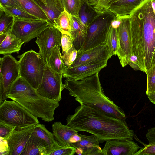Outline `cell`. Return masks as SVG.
Segmentation results:
<instances>
[{"mask_svg": "<svg viewBox=\"0 0 155 155\" xmlns=\"http://www.w3.org/2000/svg\"><path fill=\"white\" fill-rule=\"evenodd\" d=\"M126 119L117 118L88 105L80 104L73 114L67 118V125L78 131L95 136L100 143L117 139L133 140L134 131L129 129Z\"/></svg>", "mask_w": 155, "mask_h": 155, "instance_id": "obj_1", "label": "cell"}, {"mask_svg": "<svg viewBox=\"0 0 155 155\" xmlns=\"http://www.w3.org/2000/svg\"><path fill=\"white\" fill-rule=\"evenodd\" d=\"M130 18L132 52L140 71L147 74L155 65V15L151 0H144Z\"/></svg>", "mask_w": 155, "mask_h": 155, "instance_id": "obj_2", "label": "cell"}, {"mask_svg": "<svg viewBox=\"0 0 155 155\" xmlns=\"http://www.w3.org/2000/svg\"><path fill=\"white\" fill-rule=\"evenodd\" d=\"M64 84L69 95L80 104L94 107L117 118L126 119L122 110L105 94L99 73L79 81L66 78Z\"/></svg>", "mask_w": 155, "mask_h": 155, "instance_id": "obj_3", "label": "cell"}, {"mask_svg": "<svg viewBox=\"0 0 155 155\" xmlns=\"http://www.w3.org/2000/svg\"><path fill=\"white\" fill-rule=\"evenodd\" d=\"M6 96L45 122H51L54 120L55 110L59 106V102L42 96L20 76L12 85Z\"/></svg>", "mask_w": 155, "mask_h": 155, "instance_id": "obj_4", "label": "cell"}, {"mask_svg": "<svg viewBox=\"0 0 155 155\" xmlns=\"http://www.w3.org/2000/svg\"><path fill=\"white\" fill-rule=\"evenodd\" d=\"M17 57L19 58L20 76L37 90L41 81L47 64L39 53L32 49Z\"/></svg>", "mask_w": 155, "mask_h": 155, "instance_id": "obj_5", "label": "cell"}, {"mask_svg": "<svg viewBox=\"0 0 155 155\" xmlns=\"http://www.w3.org/2000/svg\"><path fill=\"white\" fill-rule=\"evenodd\" d=\"M0 121L18 128L39 123L38 118L18 103L6 100L0 104Z\"/></svg>", "mask_w": 155, "mask_h": 155, "instance_id": "obj_6", "label": "cell"}, {"mask_svg": "<svg viewBox=\"0 0 155 155\" xmlns=\"http://www.w3.org/2000/svg\"><path fill=\"white\" fill-rule=\"evenodd\" d=\"M116 18L108 10L101 13L89 26L85 41L79 50H87L105 42L111 22Z\"/></svg>", "mask_w": 155, "mask_h": 155, "instance_id": "obj_7", "label": "cell"}, {"mask_svg": "<svg viewBox=\"0 0 155 155\" xmlns=\"http://www.w3.org/2000/svg\"><path fill=\"white\" fill-rule=\"evenodd\" d=\"M20 76L18 61L11 55L0 58V104L7 98L6 94Z\"/></svg>", "mask_w": 155, "mask_h": 155, "instance_id": "obj_8", "label": "cell"}, {"mask_svg": "<svg viewBox=\"0 0 155 155\" xmlns=\"http://www.w3.org/2000/svg\"><path fill=\"white\" fill-rule=\"evenodd\" d=\"M11 33L24 43L36 37L49 25L46 20H30L14 17Z\"/></svg>", "mask_w": 155, "mask_h": 155, "instance_id": "obj_9", "label": "cell"}, {"mask_svg": "<svg viewBox=\"0 0 155 155\" xmlns=\"http://www.w3.org/2000/svg\"><path fill=\"white\" fill-rule=\"evenodd\" d=\"M62 73H57L47 64L41 81L37 89L42 96L59 102L61 99V93L65 89L62 81Z\"/></svg>", "mask_w": 155, "mask_h": 155, "instance_id": "obj_10", "label": "cell"}, {"mask_svg": "<svg viewBox=\"0 0 155 155\" xmlns=\"http://www.w3.org/2000/svg\"><path fill=\"white\" fill-rule=\"evenodd\" d=\"M121 19V22L117 29L118 47L117 55L120 64L124 67L128 65L129 59L132 54V50L130 17Z\"/></svg>", "mask_w": 155, "mask_h": 155, "instance_id": "obj_11", "label": "cell"}, {"mask_svg": "<svg viewBox=\"0 0 155 155\" xmlns=\"http://www.w3.org/2000/svg\"><path fill=\"white\" fill-rule=\"evenodd\" d=\"M61 35L58 30L49 25L36 37L39 53L46 64L52 49L56 46H61Z\"/></svg>", "mask_w": 155, "mask_h": 155, "instance_id": "obj_12", "label": "cell"}, {"mask_svg": "<svg viewBox=\"0 0 155 155\" xmlns=\"http://www.w3.org/2000/svg\"><path fill=\"white\" fill-rule=\"evenodd\" d=\"M112 56L106 42L86 50H78L76 60L69 66L72 67L95 61H108Z\"/></svg>", "mask_w": 155, "mask_h": 155, "instance_id": "obj_13", "label": "cell"}, {"mask_svg": "<svg viewBox=\"0 0 155 155\" xmlns=\"http://www.w3.org/2000/svg\"><path fill=\"white\" fill-rule=\"evenodd\" d=\"M108 61H95L79 66L66 67L63 74V77L77 81L83 80L99 72L106 67Z\"/></svg>", "mask_w": 155, "mask_h": 155, "instance_id": "obj_14", "label": "cell"}, {"mask_svg": "<svg viewBox=\"0 0 155 155\" xmlns=\"http://www.w3.org/2000/svg\"><path fill=\"white\" fill-rule=\"evenodd\" d=\"M36 124L16 127L7 140L9 155H21Z\"/></svg>", "mask_w": 155, "mask_h": 155, "instance_id": "obj_15", "label": "cell"}, {"mask_svg": "<svg viewBox=\"0 0 155 155\" xmlns=\"http://www.w3.org/2000/svg\"><path fill=\"white\" fill-rule=\"evenodd\" d=\"M133 140L113 139L106 141L103 155H134L141 148Z\"/></svg>", "mask_w": 155, "mask_h": 155, "instance_id": "obj_16", "label": "cell"}, {"mask_svg": "<svg viewBox=\"0 0 155 155\" xmlns=\"http://www.w3.org/2000/svg\"><path fill=\"white\" fill-rule=\"evenodd\" d=\"M78 134L81 138V140L71 144L76 149V153L81 155H103L97 137L93 134L87 136Z\"/></svg>", "mask_w": 155, "mask_h": 155, "instance_id": "obj_17", "label": "cell"}, {"mask_svg": "<svg viewBox=\"0 0 155 155\" xmlns=\"http://www.w3.org/2000/svg\"><path fill=\"white\" fill-rule=\"evenodd\" d=\"M144 0H120L110 5L108 10L118 18L130 17Z\"/></svg>", "mask_w": 155, "mask_h": 155, "instance_id": "obj_18", "label": "cell"}, {"mask_svg": "<svg viewBox=\"0 0 155 155\" xmlns=\"http://www.w3.org/2000/svg\"><path fill=\"white\" fill-rule=\"evenodd\" d=\"M52 133L54 138L60 146L71 147V140L78 132L72 127L63 124L60 121L55 122L52 125Z\"/></svg>", "mask_w": 155, "mask_h": 155, "instance_id": "obj_19", "label": "cell"}, {"mask_svg": "<svg viewBox=\"0 0 155 155\" xmlns=\"http://www.w3.org/2000/svg\"><path fill=\"white\" fill-rule=\"evenodd\" d=\"M45 12L49 25L53 26L54 19L64 10L60 0H32Z\"/></svg>", "mask_w": 155, "mask_h": 155, "instance_id": "obj_20", "label": "cell"}, {"mask_svg": "<svg viewBox=\"0 0 155 155\" xmlns=\"http://www.w3.org/2000/svg\"><path fill=\"white\" fill-rule=\"evenodd\" d=\"M45 142L32 132L21 155H47Z\"/></svg>", "mask_w": 155, "mask_h": 155, "instance_id": "obj_21", "label": "cell"}, {"mask_svg": "<svg viewBox=\"0 0 155 155\" xmlns=\"http://www.w3.org/2000/svg\"><path fill=\"white\" fill-rule=\"evenodd\" d=\"M73 22L71 33V38L73 45L77 50L80 49L86 38L88 28L81 22L79 17L73 16Z\"/></svg>", "mask_w": 155, "mask_h": 155, "instance_id": "obj_22", "label": "cell"}, {"mask_svg": "<svg viewBox=\"0 0 155 155\" xmlns=\"http://www.w3.org/2000/svg\"><path fill=\"white\" fill-rule=\"evenodd\" d=\"M33 132L46 144L47 155L61 146L58 144L53 133L49 131L44 125L39 123L36 124Z\"/></svg>", "mask_w": 155, "mask_h": 155, "instance_id": "obj_23", "label": "cell"}, {"mask_svg": "<svg viewBox=\"0 0 155 155\" xmlns=\"http://www.w3.org/2000/svg\"><path fill=\"white\" fill-rule=\"evenodd\" d=\"M24 43L12 33L7 35L4 40L0 43V54L4 55L18 53Z\"/></svg>", "mask_w": 155, "mask_h": 155, "instance_id": "obj_24", "label": "cell"}, {"mask_svg": "<svg viewBox=\"0 0 155 155\" xmlns=\"http://www.w3.org/2000/svg\"><path fill=\"white\" fill-rule=\"evenodd\" d=\"M73 22V16L64 9L59 15L54 19L53 26L62 34H67L71 37Z\"/></svg>", "mask_w": 155, "mask_h": 155, "instance_id": "obj_25", "label": "cell"}, {"mask_svg": "<svg viewBox=\"0 0 155 155\" xmlns=\"http://www.w3.org/2000/svg\"><path fill=\"white\" fill-rule=\"evenodd\" d=\"M47 64L55 72L63 74L67 66L62 59L60 47L56 46L52 49Z\"/></svg>", "mask_w": 155, "mask_h": 155, "instance_id": "obj_26", "label": "cell"}, {"mask_svg": "<svg viewBox=\"0 0 155 155\" xmlns=\"http://www.w3.org/2000/svg\"><path fill=\"white\" fill-rule=\"evenodd\" d=\"M100 14L87 1L82 0L79 15L81 22L87 28H88L91 23Z\"/></svg>", "mask_w": 155, "mask_h": 155, "instance_id": "obj_27", "label": "cell"}, {"mask_svg": "<svg viewBox=\"0 0 155 155\" xmlns=\"http://www.w3.org/2000/svg\"><path fill=\"white\" fill-rule=\"evenodd\" d=\"M16 0L26 11L41 19L48 21V18L45 12L32 0Z\"/></svg>", "mask_w": 155, "mask_h": 155, "instance_id": "obj_28", "label": "cell"}, {"mask_svg": "<svg viewBox=\"0 0 155 155\" xmlns=\"http://www.w3.org/2000/svg\"><path fill=\"white\" fill-rule=\"evenodd\" d=\"M0 10L4 11L10 15L21 19L30 20L40 19L30 14L24 9L16 7L0 5Z\"/></svg>", "mask_w": 155, "mask_h": 155, "instance_id": "obj_29", "label": "cell"}, {"mask_svg": "<svg viewBox=\"0 0 155 155\" xmlns=\"http://www.w3.org/2000/svg\"><path fill=\"white\" fill-rule=\"evenodd\" d=\"M105 42L107 45L112 55H117L118 47V40L117 29L111 26L108 31Z\"/></svg>", "mask_w": 155, "mask_h": 155, "instance_id": "obj_30", "label": "cell"}, {"mask_svg": "<svg viewBox=\"0 0 155 155\" xmlns=\"http://www.w3.org/2000/svg\"><path fill=\"white\" fill-rule=\"evenodd\" d=\"M0 35L11 33L13 23V16L0 11Z\"/></svg>", "mask_w": 155, "mask_h": 155, "instance_id": "obj_31", "label": "cell"}, {"mask_svg": "<svg viewBox=\"0 0 155 155\" xmlns=\"http://www.w3.org/2000/svg\"><path fill=\"white\" fill-rule=\"evenodd\" d=\"M64 8L72 16L79 17L82 0H60Z\"/></svg>", "mask_w": 155, "mask_h": 155, "instance_id": "obj_32", "label": "cell"}, {"mask_svg": "<svg viewBox=\"0 0 155 155\" xmlns=\"http://www.w3.org/2000/svg\"><path fill=\"white\" fill-rule=\"evenodd\" d=\"M78 50L74 48V45L67 52H62V57L63 61L67 67L71 65L76 60Z\"/></svg>", "mask_w": 155, "mask_h": 155, "instance_id": "obj_33", "label": "cell"}, {"mask_svg": "<svg viewBox=\"0 0 155 155\" xmlns=\"http://www.w3.org/2000/svg\"><path fill=\"white\" fill-rule=\"evenodd\" d=\"M146 94L155 91V65L147 72Z\"/></svg>", "mask_w": 155, "mask_h": 155, "instance_id": "obj_34", "label": "cell"}, {"mask_svg": "<svg viewBox=\"0 0 155 155\" xmlns=\"http://www.w3.org/2000/svg\"><path fill=\"white\" fill-rule=\"evenodd\" d=\"M16 127L0 121V137L7 140Z\"/></svg>", "mask_w": 155, "mask_h": 155, "instance_id": "obj_35", "label": "cell"}, {"mask_svg": "<svg viewBox=\"0 0 155 155\" xmlns=\"http://www.w3.org/2000/svg\"><path fill=\"white\" fill-rule=\"evenodd\" d=\"M120 0H100L97 4L93 7L99 14L107 11L109 7Z\"/></svg>", "mask_w": 155, "mask_h": 155, "instance_id": "obj_36", "label": "cell"}, {"mask_svg": "<svg viewBox=\"0 0 155 155\" xmlns=\"http://www.w3.org/2000/svg\"><path fill=\"white\" fill-rule=\"evenodd\" d=\"M76 149L72 146H61L48 155H74L76 153Z\"/></svg>", "mask_w": 155, "mask_h": 155, "instance_id": "obj_37", "label": "cell"}, {"mask_svg": "<svg viewBox=\"0 0 155 155\" xmlns=\"http://www.w3.org/2000/svg\"><path fill=\"white\" fill-rule=\"evenodd\" d=\"M61 42L62 52H67L73 45V41L71 37L65 34H62Z\"/></svg>", "mask_w": 155, "mask_h": 155, "instance_id": "obj_38", "label": "cell"}, {"mask_svg": "<svg viewBox=\"0 0 155 155\" xmlns=\"http://www.w3.org/2000/svg\"><path fill=\"white\" fill-rule=\"evenodd\" d=\"M134 155H155V142L141 148Z\"/></svg>", "mask_w": 155, "mask_h": 155, "instance_id": "obj_39", "label": "cell"}, {"mask_svg": "<svg viewBox=\"0 0 155 155\" xmlns=\"http://www.w3.org/2000/svg\"><path fill=\"white\" fill-rule=\"evenodd\" d=\"M128 64L134 70H140V66L137 57L133 53L131 54L129 59Z\"/></svg>", "mask_w": 155, "mask_h": 155, "instance_id": "obj_40", "label": "cell"}, {"mask_svg": "<svg viewBox=\"0 0 155 155\" xmlns=\"http://www.w3.org/2000/svg\"><path fill=\"white\" fill-rule=\"evenodd\" d=\"M0 5L16 7L24 9L20 3L16 0H0Z\"/></svg>", "mask_w": 155, "mask_h": 155, "instance_id": "obj_41", "label": "cell"}, {"mask_svg": "<svg viewBox=\"0 0 155 155\" xmlns=\"http://www.w3.org/2000/svg\"><path fill=\"white\" fill-rule=\"evenodd\" d=\"M0 155H9V150L7 140L0 137Z\"/></svg>", "mask_w": 155, "mask_h": 155, "instance_id": "obj_42", "label": "cell"}, {"mask_svg": "<svg viewBox=\"0 0 155 155\" xmlns=\"http://www.w3.org/2000/svg\"><path fill=\"white\" fill-rule=\"evenodd\" d=\"M146 137L149 143L155 142V127L149 129L146 134Z\"/></svg>", "mask_w": 155, "mask_h": 155, "instance_id": "obj_43", "label": "cell"}, {"mask_svg": "<svg viewBox=\"0 0 155 155\" xmlns=\"http://www.w3.org/2000/svg\"><path fill=\"white\" fill-rule=\"evenodd\" d=\"M121 22V19L116 17L114 19L111 23V26L115 29H117L120 26Z\"/></svg>", "mask_w": 155, "mask_h": 155, "instance_id": "obj_44", "label": "cell"}, {"mask_svg": "<svg viewBox=\"0 0 155 155\" xmlns=\"http://www.w3.org/2000/svg\"><path fill=\"white\" fill-rule=\"evenodd\" d=\"M147 95L150 101L155 104V91L149 93Z\"/></svg>", "mask_w": 155, "mask_h": 155, "instance_id": "obj_45", "label": "cell"}, {"mask_svg": "<svg viewBox=\"0 0 155 155\" xmlns=\"http://www.w3.org/2000/svg\"><path fill=\"white\" fill-rule=\"evenodd\" d=\"M100 0H88L87 2L91 5L94 7L96 5Z\"/></svg>", "mask_w": 155, "mask_h": 155, "instance_id": "obj_46", "label": "cell"}, {"mask_svg": "<svg viewBox=\"0 0 155 155\" xmlns=\"http://www.w3.org/2000/svg\"><path fill=\"white\" fill-rule=\"evenodd\" d=\"M7 34H2L0 35V43H1L5 39Z\"/></svg>", "mask_w": 155, "mask_h": 155, "instance_id": "obj_47", "label": "cell"}, {"mask_svg": "<svg viewBox=\"0 0 155 155\" xmlns=\"http://www.w3.org/2000/svg\"><path fill=\"white\" fill-rule=\"evenodd\" d=\"M151 2L152 8L155 15V0H151Z\"/></svg>", "mask_w": 155, "mask_h": 155, "instance_id": "obj_48", "label": "cell"}, {"mask_svg": "<svg viewBox=\"0 0 155 155\" xmlns=\"http://www.w3.org/2000/svg\"><path fill=\"white\" fill-rule=\"evenodd\" d=\"M83 1H87L88 0H82Z\"/></svg>", "mask_w": 155, "mask_h": 155, "instance_id": "obj_49", "label": "cell"}]
</instances>
